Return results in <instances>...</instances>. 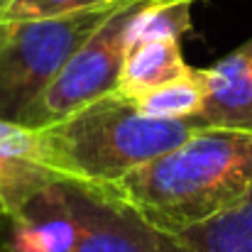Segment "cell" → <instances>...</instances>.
<instances>
[{
    "instance_id": "obj_1",
    "label": "cell",
    "mask_w": 252,
    "mask_h": 252,
    "mask_svg": "<svg viewBox=\"0 0 252 252\" xmlns=\"http://www.w3.org/2000/svg\"><path fill=\"white\" fill-rule=\"evenodd\" d=\"M95 189L157 230H184L252 196V130L198 127L169 152Z\"/></svg>"
},
{
    "instance_id": "obj_2",
    "label": "cell",
    "mask_w": 252,
    "mask_h": 252,
    "mask_svg": "<svg viewBox=\"0 0 252 252\" xmlns=\"http://www.w3.org/2000/svg\"><path fill=\"white\" fill-rule=\"evenodd\" d=\"M198 127H203L198 115L150 118L113 91L52 125L37 127V137L42 162L59 179L98 186L169 152Z\"/></svg>"
},
{
    "instance_id": "obj_3",
    "label": "cell",
    "mask_w": 252,
    "mask_h": 252,
    "mask_svg": "<svg viewBox=\"0 0 252 252\" xmlns=\"http://www.w3.org/2000/svg\"><path fill=\"white\" fill-rule=\"evenodd\" d=\"M7 252H167L162 233L91 184L57 179L0 218Z\"/></svg>"
},
{
    "instance_id": "obj_4",
    "label": "cell",
    "mask_w": 252,
    "mask_h": 252,
    "mask_svg": "<svg viewBox=\"0 0 252 252\" xmlns=\"http://www.w3.org/2000/svg\"><path fill=\"white\" fill-rule=\"evenodd\" d=\"M120 2L59 17L2 20L0 120L17 123Z\"/></svg>"
},
{
    "instance_id": "obj_5",
    "label": "cell",
    "mask_w": 252,
    "mask_h": 252,
    "mask_svg": "<svg viewBox=\"0 0 252 252\" xmlns=\"http://www.w3.org/2000/svg\"><path fill=\"white\" fill-rule=\"evenodd\" d=\"M147 0H123L118 10L91 34L39 98L20 115L25 127H44L86 103L113 93L127 54V30Z\"/></svg>"
},
{
    "instance_id": "obj_6",
    "label": "cell",
    "mask_w": 252,
    "mask_h": 252,
    "mask_svg": "<svg viewBox=\"0 0 252 252\" xmlns=\"http://www.w3.org/2000/svg\"><path fill=\"white\" fill-rule=\"evenodd\" d=\"M57 179L42 162L37 130L0 120V218L17 213Z\"/></svg>"
},
{
    "instance_id": "obj_7",
    "label": "cell",
    "mask_w": 252,
    "mask_h": 252,
    "mask_svg": "<svg viewBox=\"0 0 252 252\" xmlns=\"http://www.w3.org/2000/svg\"><path fill=\"white\" fill-rule=\"evenodd\" d=\"M203 76L206 103L198 115L201 125L252 130V39L211 69H203Z\"/></svg>"
},
{
    "instance_id": "obj_8",
    "label": "cell",
    "mask_w": 252,
    "mask_h": 252,
    "mask_svg": "<svg viewBox=\"0 0 252 252\" xmlns=\"http://www.w3.org/2000/svg\"><path fill=\"white\" fill-rule=\"evenodd\" d=\"M191 66L184 62L179 37H152L127 47L115 93L135 98L157 86L184 76Z\"/></svg>"
},
{
    "instance_id": "obj_9",
    "label": "cell",
    "mask_w": 252,
    "mask_h": 252,
    "mask_svg": "<svg viewBox=\"0 0 252 252\" xmlns=\"http://www.w3.org/2000/svg\"><path fill=\"white\" fill-rule=\"evenodd\" d=\"M159 233L167 252H252V196L203 223Z\"/></svg>"
},
{
    "instance_id": "obj_10",
    "label": "cell",
    "mask_w": 252,
    "mask_h": 252,
    "mask_svg": "<svg viewBox=\"0 0 252 252\" xmlns=\"http://www.w3.org/2000/svg\"><path fill=\"white\" fill-rule=\"evenodd\" d=\"M130 100L140 113H145L150 118H164V120L196 118V115H201L203 103H206L203 69H189L184 76H179L164 86H157L147 93H140Z\"/></svg>"
},
{
    "instance_id": "obj_11",
    "label": "cell",
    "mask_w": 252,
    "mask_h": 252,
    "mask_svg": "<svg viewBox=\"0 0 252 252\" xmlns=\"http://www.w3.org/2000/svg\"><path fill=\"white\" fill-rule=\"evenodd\" d=\"M191 30V0H147L132 17L127 47L152 37H184Z\"/></svg>"
},
{
    "instance_id": "obj_12",
    "label": "cell",
    "mask_w": 252,
    "mask_h": 252,
    "mask_svg": "<svg viewBox=\"0 0 252 252\" xmlns=\"http://www.w3.org/2000/svg\"><path fill=\"white\" fill-rule=\"evenodd\" d=\"M120 0H12L2 12V20H42L59 17L81 10H93L103 5H113Z\"/></svg>"
},
{
    "instance_id": "obj_13",
    "label": "cell",
    "mask_w": 252,
    "mask_h": 252,
    "mask_svg": "<svg viewBox=\"0 0 252 252\" xmlns=\"http://www.w3.org/2000/svg\"><path fill=\"white\" fill-rule=\"evenodd\" d=\"M12 0H0V20H2V12L7 10V5H10Z\"/></svg>"
},
{
    "instance_id": "obj_14",
    "label": "cell",
    "mask_w": 252,
    "mask_h": 252,
    "mask_svg": "<svg viewBox=\"0 0 252 252\" xmlns=\"http://www.w3.org/2000/svg\"><path fill=\"white\" fill-rule=\"evenodd\" d=\"M0 252H7V248H5V245H2V243H0Z\"/></svg>"
},
{
    "instance_id": "obj_15",
    "label": "cell",
    "mask_w": 252,
    "mask_h": 252,
    "mask_svg": "<svg viewBox=\"0 0 252 252\" xmlns=\"http://www.w3.org/2000/svg\"><path fill=\"white\" fill-rule=\"evenodd\" d=\"M0 34H2V20H0Z\"/></svg>"
},
{
    "instance_id": "obj_16",
    "label": "cell",
    "mask_w": 252,
    "mask_h": 252,
    "mask_svg": "<svg viewBox=\"0 0 252 252\" xmlns=\"http://www.w3.org/2000/svg\"><path fill=\"white\" fill-rule=\"evenodd\" d=\"M191 2H196V0H191Z\"/></svg>"
}]
</instances>
